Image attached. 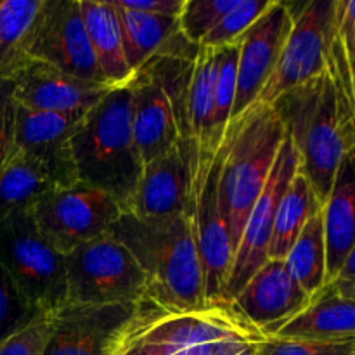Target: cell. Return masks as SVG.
<instances>
[{"instance_id": "5", "label": "cell", "mask_w": 355, "mask_h": 355, "mask_svg": "<svg viewBox=\"0 0 355 355\" xmlns=\"http://www.w3.org/2000/svg\"><path fill=\"white\" fill-rule=\"evenodd\" d=\"M284 137L286 127L270 104L255 103L229 125L220 144L218 200L234 252Z\"/></svg>"}, {"instance_id": "12", "label": "cell", "mask_w": 355, "mask_h": 355, "mask_svg": "<svg viewBox=\"0 0 355 355\" xmlns=\"http://www.w3.org/2000/svg\"><path fill=\"white\" fill-rule=\"evenodd\" d=\"M26 55L76 78L107 83L90 49L78 0H44L28 37Z\"/></svg>"}, {"instance_id": "6", "label": "cell", "mask_w": 355, "mask_h": 355, "mask_svg": "<svg viewBox=\"0 0 355 355\" xmlns=\"http://www.w3.org/2000/svg\"><path fill=\"white\" fill-rule=\"evenodd\" d=\"M194 61L155 58L130 80L132 128L142 162L189 146L187 96Z\"/></svg>"}, {"instance_id": "11", "label": "cell", "mask_w": 355, "mask_h": 355, "mask_svg": "<svg viewBox=\"0 0 355 355\" xmlns=\"http://www.w3.org/2000/svg\"><path fill=\"white\" fill-rule=\"evenodd\" d=\"M336 0H311L290 6L293 16L288 40L272 76L257 103L274 104L290 90L318 78L328 69Z\"/></svg>"}, {"instance_id": "29", "label": "cell", "mask_w": 355, "mask_h": 355, "mask_svg": "<svg viewBox=\"0 0 355 355\" xmlns=\"http://www.w3.org/2000/svg\"><path fill=\"white\" fill-rule=\"evenodd\" d=\"M238 44L215 49L217 75H215V103H214V142L220 146L232 120V106L238 89Z\"/></svg>"}, {"instance_id": "8", "label": "cell", "mask_w": 355, "mask_h": 355, "mask_svg": "<svg viewBox=\"0 0 355 355\" xmlns=\"http://www.w3.org/2000/svg\"><path fill=\"white\" fill-rule=\"evenodd\" d=\"M189 208L194 243L203 272L205 298L208 304H225V286L231 274L232 250L227 224L218 200L220 148H187Z\"/></svg>"}, {"instance_id": "36", "label": "cell", "mask_w": 355, "mask_h": 355, "mask_svg": "<svg viewBox=\"0 0 355 355\" xmlns=\"http://www.w3.org/2000/svg\"><path fill=\"white\" fill-rule=\"evenodd\" d=\"M116 2L128 10L153 14V16L179 17L186 0H116Z\"/></svg>"}, {"instance_id": "28", "label": "cell", "mask_w": 355, "mask_h": 355, "mask_svg": "<svg viewBox=\"0 0 355 355\" xmlns=\"http://www.w3.org/2000/svg\"><path fill=\"white\" fill-rule=\"evenodd\" d=\"M284 262L291 276L309 297L314 298L328 284V257H326L322 210L309 220Z\"/></svg>"}, {"instance_id": "19", "label": "cell", "mask_w": 355, "mask_h": 355, "mask_svg": "<svg viewBox=\"0 0 355 355\" xmlns=\"http://www.w3.org/2000/svg\"><path fill=\"white\" fill-rule=\"evenodd\" d=\"M120 21L123 51L128 68L137 73L146 62L155 58H172L194 61L200 47L191 44L180 31V21L175 16H153L123 9L113 0Z\"/></svg>"}, {"instance_id": "23", "label": "cell", "mask_w": 355, "mask_h": 355, "mask_svg": "<svg viewBox=\"0 0 355 355\" xmlns=\"http://www.w3.org/2000/svg\"><path fill=\"white\" fill-rule=\"evenodd\" d=\"M90 49L106 82L113 87L130 83L134 73L123 51L120 21L113 0H78Z\"/></svg>"}, {"instance_id": "26", "label": "cell", "mask_w": 355, "mask_h": 355, "mask_svg": "<svg viewBox=\"0 0 355 355\" xmlns=\"http://www.w3.org/2000/svg\"><path fill=\"white\" fill-rule=\"evenodd\" d=\"M321 210V201L318 200L304 173L298 170L277 207L272 239L269 246V260L286 259L305 225Z\"/></svg>"}, {"instance_id": "7", "label": "cell", "mask_w": 355, "mask_h": 355, "mask_svg": "<svg viewBox=\"0 0 355 355\" xmlns=\"http://www.w3.org/2000/svg\"><path fill=\"white\" fill-rule=\"evenodd\" d=\"M0 267L31 311L52 314L68 304L64 255L42 236L30 211L0 222Z\"/></svg>"}, {"instance_id": "27", "label": "cell", "mask_w": 355, "mask_h": 355, "mask_svg": "<svg viewBox=\"0 0 355 355\" xmlns=\"http://www.w3.org/2000/svg\"><path fill=\"white\" fill-rule=\"evenodd\" d=\"M44 0H0V78L12 76L26 64V42Z\"/></svg>"}, {"instance_id": "34", "label": "cell", "mask_w": 355, "mask_h": 355, "mask_svg": "<svg viewBox=\"0 0 355 355\" xmlns=\"http://www.w3.org/2000/svg\"><path fill=\"white\" fill-rule=\"evenodd\" d=\"M37 315L38 312L31 311L21 300L14 284L10 283L7 274L0 267V342L19 328L26 326Z\"/></svg>"}, {"instance_id": "3", "label": "cell", "mask_w": 355, "mask_h": 355, "mask_svg": "<svg viewBox=\"0 0 355 355\" xmlns=\"http://www.w3.org/2000/svg\"><path fill=\"white\" fill-rule=\"evenodd\" d=\"M110 234L127 246L148 281L149 300L179 312L208 305L189 215L139 218L127 211Z\"/></svg>"}, {"instance_id": "33", "label": "cell", "mask_w": 355, "mask_h": 355, "mask_svg": "<svg viewBox=\"0 0 355 355\" xmlns=\"http://www.w3.org/2000/svg\"><path fill=\"white\" fill-rule=\"evenodd\" d=\"M49 331L51 314H38L0 342V355H44Z\"/></svg>"}, {"instance_id": "38", "label": "cell", "mask_w": 355, "mask_h": 355, "mask_svg": "<svg viewBox=\"0 0 355 355\" xmlns=\"http://www.w3.org/2000/svg\"><path fill=\"white\" fill-rule=\"evenodd\" d=\"M350 76H352V87H354V96H355V58L350 59Z\"/></svg>"}, {"instance_id": "13", "label": "cell", "mask_w": 355, "mask_h": 355, "mask_svg": "<svg viewBox=\"0 0 355 355\" xmlns=\"http://www.w3.org/2000/svg\"><path fill=\"white\" fill-rule=\"evenodd\" d=\"M298 170H300L298 153L290 135L286 134L266 187L253 205L236 246L231 274L225 286V304H231L232 298L245 288L250 277L269 260V246L277 207Z\"/></svg>"}, {"instance_id": "21", "label": "cell", "mask_w": 355, "mask_h": 355, "mask_svg": "<svg viewBox=\"0 0 355 355\" xmlns=\"http://www.w3.org/2000/svg\"><path fill=\"white\" fill-rule=\"evenodd\" d=\"M322 222L328 283H331L355 245V148L340 163L328 200L322 205Z\"/></svg>"}, {"instance_id": "16", "label": "cell", "mask_w": 355, "mask_h": 355, "mask_svg": "<svg viewBox=\"0 0 355 355\" xmlns=\"http://www.w3.org/2000/svg\"><path fill=\"white\" fill-rule=\"evenodd\" d=\"M14 101L31 111L64 114L82 120L113 85L87 82L38 61H28L16 75Z\"/></svg>"}, {"instance_id": "30", "label": "cell", "mask_w": 355, "mask_h": 355, "mask_svg": "<svg viewBox=\"0 0 355 355\" xmlns=\"http://www.w3.org/2000/svg\"><path fill=\"white\" fill-rule=\"evenodd\" d=\"M272 2L274 0H239L203 38L200 47L220 49L236 44L266 14Z\"/></svg>"}, {"instance_id": "22", "label": "cell", "mask_w": 355, "mask_h": 355, "mask_svg": "<svg viewBox=\"0 0 355 355\" xmlns=\"http://www.w3.org/2000/svg\"><path fill=\"white\" fill-rule=\"evenodd\" d=\"M270 336L297 340H355V300L326 284L311 304Z\"/></svg>"}, {"instance_id": "20", "label": "cell", "mask_w": 355, "mask_h": 355, "mask_svg": "<svg viewBox=\"0 0 355 355\" xmlns=\"http://www.w3.org/2000/svg\"><path fill=\"white\" fill-rule=\"evenodd\" d=\"M187 148L179 144L146 163L130 214L139 218H163L187 214L189 208Z\"/></svg>"}, {"instance_id": "9", "label": "cell", "mask_w": 355, "mask_h": 355, "mask_svg": "<svg viewBox=\"0 0 355 355\" xmlns=\"http://www.w3.org/2000/svg\"><path fill=\"white\" fill-rule=\"evenodd\" d=\"M68 304H139L148 281L127 246L107 234L64 255Z\"/></svg>"}, {"instance_id": "24", "label": "cell", "mask_w": 355, "mask_h": 355, "mask_svg": "<svg viewBox=\"0 0 355 355\" xmlns=\"http://www.w3.org/2000/svg\"><path fill=\"white\" fill-rule=\"evenodd\" d=\"M47 170L14 149L0 170V222L21 211H30L45 194L55 191Z\"/></svg>"}, {"instance_id": "32", "label": "cell", "mask_w": 355, "mask_h": 355, "mask_svg": "<svg viewBox=\"0 0 355 355\" xmlns=\"http://www.w3.org/2000/svg\"><path fill=\"white\" fill-rule=\"evenodd\" d=\"M255 355H355V340H297L266 336Z\"/></svg>"}, {"instance_id": "31", "label": "cell", "mask_w": 355, "mask_h": 355, "mask_svg": "<svg viewBox=\"0 0 355 355\" xmlns=\"http://www.w3.org/2000/svg\"><path fill=\"white\" fill-rule=\"evenodd\" d=\"M239 0H186L180 12V31L191 44L200 47L203 38Z\"/></svg>"}, {"instance_id": "1", "label": "cell", "mask_w": 355, "mask_h": 355, "mask_svg": "<svg viewBox=\"0 0 355 355\" xmlns=\"http://www.w3.org/2000/svg\"><path fill=\"white\" fill-rule=\"evenodd\" d=\"M263 338L231 304L179 312L144 298L107 355H255Z\"/></svg>"}, {"instance_id": "10", "label": "cell", "mask_w": 355, "mask_h": 355, "mask_svg": "<svg viewBox=\"0 0 355 355\" xmlns=\"http://www.w3.org/2000/svg\"><path fill=\"white\" fill-rule=\"evenodd\" d=\"M121 214L110 194L82 182L51 191L30 210L42 236L62 255L110 234Z\"/></svg>"}, {"instance_id": "14", "label": "cell", "mask_w": 355, "mask_h": 355, "mask_svg": "<svg viewBox=\"0 0 355 355\" xmlns=\"http://www.w3.org/2000/svg\"><path fill=\"white\" fill-rule=\"evenodd\" d=\"M291 26L293 16L290 6L274 0L266 14L236 42L239 47L238 89L231 121L241 116L259 101L263 87L279 62Z\"/></svg>"}, {"instance_id": "25", "label": "cell", "mask_w": 355, "mask_h": 355, "mask_svg": "<svg viewBox=\"0 0 355 355\" xmlns=\"http://www.w3.org/2000/svg\"><path fill=\"white\" fill-rule=\"evenodd\" d=\"M217 59L215 49L200 47L193 64L187 96V127L189 148L218 149L214 142V103Z\"/></svg>"}, {"instance_id": "2", "label": "cell", "mask_w": 355, "mask_h": 355, "mask_svg": "<svg viewBox=\"0 0 355 355\" xmlns=\"http://www.w3.org/2000/svg\"><path fill=\"white\" fill-rule=\"evenodd\" d=\"M270 106L279 113L297 149L300 172L324 205L340 163L355 148V101L326 69Z\"/></svg>"}, {"instance_id": "18", "label": "cell", "mask_w": 355, "mask_h": 355, "mask_svg": "<svg viewBox=\"0 0 355 355\" xmlns=\"http://www.w3.org/2000/svg\"><path fill=\"white\" fill-rule=\"evenodd\" d=\"M78 121L64 114L31 111L16 104L14 149L40 163L58 189L78 184L69 144Z\"/></svg>"}, {"instance_id": "4", "label": "cell", "mask_w": 355, "mask_h": 355, "mask_svg": "<svg viewBox=\"0 0 355 355\" xmlns=\"http://www.w3.org/2000/svg\"><path fill=\"white\" fill-rule=\"evenodd\" d=\"M78 182L110 194L121 211H130L144 162L132 128L130 85L114 87L82 120L71 135Z\"/></svg>"}, {"instance_id": "17", "label": "cell", "mask_w": 355, "mask_h": 355, "mask_svg": "<svg viewBox=\"0 0 355 355\" xmlns=\"http://www.w3.org/2000/svg\"><path fill=\"white\" fill-rule=\"evenodd\" d=\"M312 297L295 281L284 260H267L232 298L231 307L250 324L270 336L300 314Z\"/></svg>"}, {"instance_id": "35", "label": "cell", "mask_w": 355, "mask_h": 355, "mask_svg": "<svg viewBox=\"0 0 355 355\" xmlns=\"http://www.w3.org/2000/svg\"><path fill=\"white\" fill-rule=\"evenodd\" d=\"M14 116H16L14 82L0 78V170L14 151Z\"/></svg>"}, {"instance_id": "15", "label": "cell", "mask_w": 355, "mask_h": 355, "mask_svg": "<svg viewBox=\"0 0 355 355\" xmlns=\"http://www.w3.org/2000/svg\"><path fill=\"white\" fill-rule=\"evenodd\" d=\"M137 304H66L51 314L44 355H107Z\"/></svg>"}, {"instance_id": "37", "label": "cell", "mask_w": 355, "mask_h": 355, "mask_svg": "<svg viewBox=\"0 0 355 355\" xmlns=\"http://www.w3.org/2000/svg\"><path fill=\"white\" fill-rule=\"evenodd\" d=\"M328 284L336 293L342 295V297L355 300V245L350 250L349 257L345 259V262H343L342 269L338 270L335 279Z\"/></svg>"}]
</instances>
